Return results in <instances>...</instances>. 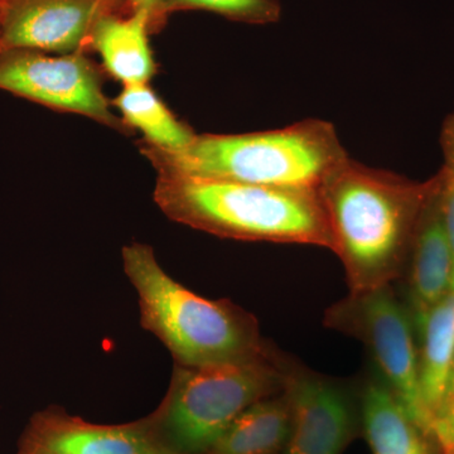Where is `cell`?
<instances>
[{
	"label": "cell",
	"mask_w": 454,
	"mask_h": 454,
	"mask_svg": "<svg viewBox=\"0 0 454 454\" xmlns=\"http://www.w3.org/2000/svg\"><path fill=\"white\" fill-rule=\"evenodd\" d=\"M434 178L413 181L346 158L317 191L349 293L402 279Z\"/></svg>",
	"instance_id": "1"
},
{
	"label": "cell",
	"mask_w": 454,
	"mask_h": 454,
	"mask_svg": "<svg viewBox=\"0 0 454 454\" xmlns=\"http://www.w3.org/2000/svg\"><path fill=\"white\" fill-rule=\"evenodd\" d=\"M158 175L217 179L317 192L348 158L331 122L309 119L247 134H197L187 148L164 152L142 143Z\"/></svg>",
	"instance_id": "2"
},
{
	"label": "cell",
	"mask_w": 454,
	"mask_h": 454,
	"mask_svg": "<svg viewBox=\"0 0 454 454\" xmlns=\"http://www.w3.org/2000/svg\"><path fill=\"white\" fill-rule=\"evenodd\" d=\"M154 201L169 219L220 238L331 250L317 192L158 175Z\"/></svg>",
	"instance_id": "3"
},
{
	"label": "cell",
	"mask_w": 454,
	"mask_h": 454,
	"mask_svg": "<svg viewBox=\"0 0 454 454\" xmlns=\"http://www.w3.org/2000/svg\"><path fill=\"white\" fill-rule=\"evenodd\" d=\"M121 255L138 294L143 327L162 340L177 365L245 360L267 354L273 346L262 339L252 313L190 291L164 271L148 245H128Z\"/></svg>",
	"instance_id": "4"
},
{
	"label": "cell",
	"mask_w": 454,
	"mask_h": 454,
	"mask_svg": "<svg viewBox=\"0 0 454 454\" xmlns=\"http://www.w3.org/2000/svg\"><path fill=\"white\" fill-rule=\"evenodd\" d=\"M280 351L205 366L176 364L169 390L151 420L177 454H206L247 408L282 393Z\"/></svg>",
	"instance_id": "5"
},
{
	"label": "cell",
	"mask_w": 454,
	"mask_h": 454,
	"mask_svg": "<svg viewBox=\"0 0 454 454\" xmlns=\"http://www.w3.org/2000/svg\"><path fill=\"white\" fill-rule=\"evenodd\" d=\"M324 324L363 343L372 364L370 369L387 385L433 442L432 426L420 390L413 318L393 284L349 293L325 310Z\"/></svg>",
	"instance_id": "6"
},
{
	"label": "cell",
	"mask_w": 454,
	"mask_h": 454,
	"mask_svg": "<svg viewBox=\"0 0 454 454\" xmlns=\"http://www.w3.org/2000/svg\"><path fill=\"white\" fill-rule=\"evenodd\" d=\"M0 90L59 112L74 113L127 133L113 113L94 62L82 52L50 55L32 50L0 52Z\"/></svg>",
	"instance_id": "7"
},
{
	"label": "cell",
	"mask_w": 454,
	"mask_h": 454,
	"mask_svg": "<svg viewBox=\"0 0 454 454\" xmlns=\"http://www.w3.org/2000/svg\"><path fill=\"white\" fill-rule=\"evenodd\" d=\"M291 430L280 454H342L361 427L358 384L330 378L280 352Z\"/></svg>",
	"instance_id": "8"
},
{
	"label": "cell",
	"mask_w": 454,
	"mask_h": 454,
	"mask_svg": "<svg viewBox=\"0 0 454 454\" xmlns=\"http://www.w3.org/2000/svg\"><path fill=\"white\" fill-rule=\"evenodd\" d=\"M109 0H0V52H82Z\"/></svg>",
	"instance_id": "9"
},
{
	"label": "cell",
	"mask_w": 454,
	"mask_h": 454,
	"mask_svg": "<svg viewBox=\"0 0 454 454\" xmlns=\"http://www.w3.org/2000/svg\"><path fill=\"white\" fill-rule=\"evenodd\" d=\"M23 452L33 454H177L152 423L101 426L59 411L38 415Z\"/></svg>",
	"instance_id": "10"
},
{
	"label": "cell",
	"mask_w": 454,
	"mask_h": 454,
	"mask_svg": "<svg viewBox=\"0 0 454 454\" xmlns=\"http://www.w3.org/2000/svg\"><path fill=\"white\" fill-rule=\"evenodd\" d=\"M433 178L434 184L424 206L402 277L406 282L403 300L413 319L423 316L452 289V247L442 210L438 175Z\"/></svg>",
	"instance_id": "11"
},
{
	"label": "cell",
	"mask_w": 454,
	"mask_h": 454,
	"mask_svg": "<svg viewBox=\"0 0 454 454\" xmlns=\"http://www.w3.org/2000/svg\"><path fill=\"white\" fill-rule=\"evenodd\" d=\"M357 384L361 428L372 454H434V443L372 369Z\"/></svg>",
	"instance_id": "12"
},
{
	"label": "cell",
	"mask_w": 454,
	"mask_h": 454,
	"mask_svg": "<svg viewBox=\"0 0 454 454\" xmlns=\"http://www.w3.org/2000/svg\"><path fill=\"white\" fill-rule=\"evenodd\" d=\"M151 25L145 12H133L128 18L106 12L90 32L89 43L100 55L104 68L124 86L149 83L157 71L148 40Z\"/></svg>",
	"instance_id": "13"
},
{
	"label": "cell",
	"mask_w": 454,
	"mask_h": 454,
	"mask_svg": "<svg viewBox=\"0 0 454 454\" xmlns=\"http://www.w3.org/2000/svg\"><path fill=\"white\" fill-rule=\"evenodd\" d=\"M417 333L420 390L430 426L446 397L454 365V289L413 319Z\"/></svg>",
	"instance_id": "14"
},
{
	"label": "cell",
	"mask_w": 454,
	"mask_h": 454,
	"mask_svg": "<svg viewBox=\"0 0 454 454\" xmlns=\"http://www.w3.org/2000/svg\"><path fill=\"white\" fill-rule=\"evenodd\" d=\"M291 411L283 393L247 408L206 454H279L289 437Z\"/></svg>",
	"instance_id": "15"
},
{
	"label": "cell",
	"mask_w": 454,
	"mask_h": 454,
	"mask_svg": "<svg viewBox=\"0 0 454 454\" xmlns=\"http://www.w3.org/2000/svg\"><path fill=\"white\" fill-rule=\"evenodd\" d=\"M112 104L128 128L142 131L143 143L160 151H182L196 138L195 131L176 118L148 83L125 85Z\"/></svg>",
	"instance_id": "16"
},
{
	"label": "cell",
	"mask_w": 454,
	"mask_h": 454,
	"mask_svg": "<svg viewBox=\"0 0 454 454\" xmlns=\"http://www.w3.org/2000/svg\"><path fill=\"white\" fill-rule=\"evenodd\" d=\"M176 11H206L238 22L269 25L282 13L278 0H160V17Z\"/></svg>",
	"instance_id": "17"
},
{
	"label": "cell",
	"mask_w": 454,
	"mask_h": 454,
	"mask_svg": "<svg viewBox=\"0 0 454 454\" xmlns=\"http://www.w3.org/2000/svg\"><path fill=\"white\" fill-rule=\"evenodd\" d=\"M443 166L438 172L441 184L442 210H443L444 223H446L448 238L453 254V279L454 289V113L444 121L441 136Z\"/></svg>",
	"instance_id": "18"
},
{
	"label": "cell",
	"mask_w": 454,
	"mask_h": 454,
	"mask_svg": "<svg viewBox=\"0 0 454 454\" xmlns=\"http://www.w3.org/2000/svg\"><path fill=\"white\" fill-rule=\"evenodd\" d=\"M433 442L439 454H454V372L433 424Z\"/></svg>",
	"instance_id": "19"
},
{
	"label": "cell",
	"mask_w": 454,
	"mask_h": 454,
	"mask_svg": "<svg viewBox=\"0 0 454 454\" xmlns=\"http://www.w3.org/2000/svg\"><path fill=\"white\" fill-rule=\"evenodd\" d=\"M133 12H145L153 23L160 18V0H129Z\"/></svg>",
	"instance_id": "20"
},
{
	"label": "cell",
	"mask_w": 454,
	"mask_h": 454,
	"mask_svg": "<svg viewBox=\"0 0 454 454\" xmlns=\"http://www.w3.org/2000/svg\"><path fill=\"white\" fill-rule=\"evenodd\" d=\"M22 454H33V453H27V452H22Z\"/></svg>",
	"instance_id": "21"
},
{
	"label": "cell",
	"mask_w": 454,
	"mask_h": 454,
	"mask_svg": "<svg viewBox=\"0 0 454 454\" xmlns=\"http://www.w3.org/2000/svg\"><path fill=\"white\" fill-rule=\"evenodd\" d=\"M453 372H454V365H453V372H452V373H453Z\"/></svg>",
	"instance_id": "22"
}]
</instances>
